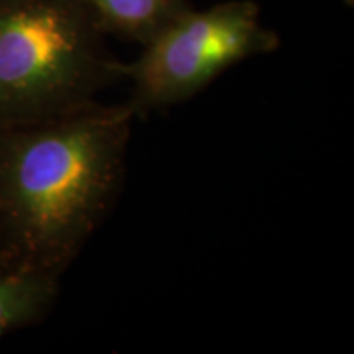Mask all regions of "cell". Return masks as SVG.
Segmentation results:
<instances>
[{
    "label": "cell",
    "instance_id": "277c9868",
    "mask_svg": "<svg viewBox=\"0 0 354 354\" xmlns=\"http://www.w3.org/2000/svg\"><path fill=\"white\" fill-rule=\"evenodd\" d=\"M105 35L145 46L192 3L189 0H77Z\"/></svg>",
    "mask_w": 354,
    "mask_h": 354
},
{
    "label": "cell",
    "instance_id": "7a4b0ae2",
    "mask_svg": "<svg viewBox=\"0 0 354 354\" xmlns=\"http://www.w3.org/2000/svg\"><path fill=\"white\" fill-rule=\"evenodd\" d=\"M77 0H0V127L97 100L125 63Z\"/></svg>",
    "mask_w": 354,
    "mask_h": 354
},
{
    "label": "cell",
    "instance_id": "3957f363",
    "mask_svg": "<svg viewBox=\"0 0 354 354\" xmlns=\"http://www.w3.org/2000/svg\"><path fill=\"white\" fill-rule=\"evenodd\" d=\"M281 44L261 20L253 0H227L205 10L189 8L125 63L128 100L136 117L192 99L220 74Z\"/></svg>",
    "mask_w": 354,
    "mask_h": 354
},
{
    "label": "cell",
    "instance_id": "6da1fadb",
    "mask_svg": "<svg viewBox=\"0 0 354 354\" xmlns=\"http://www.w3.org/2000/svg\"><path fill=\"white\" fill-rule=\"evenodd\" d=\"M130 104L87 102L0 127V232L12 268L56 276L112 209L123 176Z\"/></svg>",
    "mask_w": 354,
    "mask_h": 354
},
{
    "label": "cell",
    "instance_id": "5b68a950",
    "mask_svg": "<svg viewBox=\"0 0 354 354\" xmlns=\"http://www.w3.org/2000/svg\"><path fill=\"white\" fill-rule=\"evenodd\" d=\"M53 295V274L24 268L0 271V335L35 320Z\"/></svg>",
    "mask_w": 354,
    "mask_h": 354
},
{
    "label": "cell",
    "instance_id": "8992f818",
    "mask_svg": "<svg viewBox=\"0 0 354 354\" xmlns=\"http://www.w3.org/2000/svg\"><path fill=\"white\" fill-rule=\"evenodd\" d=\"M343 2L346 3V6H349V7L354 6V0H343Z\"/></svg>",
    "mask_w": 354,
    "mask_h": 354
}]
</instances>
